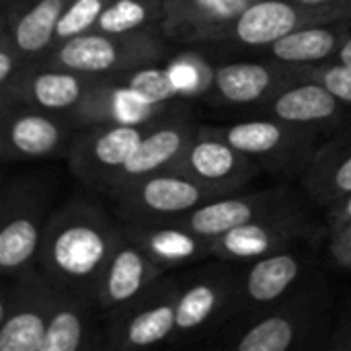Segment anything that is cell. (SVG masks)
<instances>
[{
	"label": "cell",
	"instance_id": "obj_23",
	"mask_svg": "<svg viewBox=\"0 0 351 351\" xmlns=\"http://www.w3.org/2000/svg\"><path fill=\"white\" fill-rule=\"evenodd\" d=\"M103 350H107V331L97 302L58 288L49 327L39 351Z\"/></svg>",
	"mask_w": 351,
	"mask_h": 351
},
{
	"label": "cell",
	"instance_id": "obj_39",
	"mask_svg": "<svg viewBox=\"0 0 351 351\" xmlns=\"http://www.w3.org/2000/svg\"><path fill=\"white\" fill-rule=\"evenodd\" d=\"M16 0H0V12H4V10H8L12 4H14Z\"/></svg>",
	"mask_w": 351,
	"mask_h": 351
},
{
	"label": "cell",
	"instance_id": "obj_2",
	"mask_svg": "<svg viewBox=\"0 0 351 351\" xmlns=\"http://www.w3.org/2000/svg\"><path fill=\"white\" fill-rule=\"evenodd\" d=\"M333 296L323 274L304 280L271 308L234 323L224 335L226 348L239 351H292L329 348Z\"/></svg>",
	"mask_w": 351,
	"mask_h": 351
},
{
	"label": "cell",
	"instance_id": "obj_8",
	"mask_svg": "<svg viewBox=\"0 0 351 351\" xmlns=\"http://www.w3.org/2000/svg\"><path fill=\"white\" fill-rule=\"evenodd\" d=\"M167 171L191 179L214 197H222L241 191L263 169L251 156L218 136L212 125H199L197 134Z\"/></svg>",
	"mask_w": 351,
	"mask_h": 351
},
{
	"label": "cell",
	"instance_id": "obj_9",
	"mask_svg": "<svg viewBox=\"0 0 351 351\" xmlns=\"http://www.w3.org/2000/svg\"><path fill=\"white\" fill-rule=\"evenodd\" d=\"M239 269L232 261L218 259L216 265H206L181 278L171 343L195 339L218 325H226L239 284Z\"/></svg>",
	"mask_w": 351,
	"mask_h": 351
},
{
	"label": "cell",
	"instance_id": "obj_17",
	"mask_svg": "<svg viewBox=\"0 0 351 351\" xmlns=\"http://www.w3.org/2000/svg\"><path fill=\"white\" fill-rule=\"evenodd\" d=\"M185 105V103H183ZM179 105L177 109L169 111L138 144L134 154L128 158L119 175L115 177L111 191L107 195H113L132 183L167 171L169 165L183 152V148L189 144V140L197 134L199 123L189 113L187 107Z\"/></svg>",
	"mask_w": 351,
	"mask_h": 351
},
{
	"label": "cell",
	"instance_id": "obj_31",
	"mask_svg": "<svg viewBox=\"0 0 351 351\" xmlns=\"http://www.w3.org/2000/svg\"><path fill=\"white\" fill-rule=\"evenodd\" d=\"M27 68L29 62L14 45L8 29L0 25V109L19 103Z\"/></svg>",
	"mask_w": 351,
	"mask_h": 351
},
{
	"label": "cell",
	"instance_id": "obj_7",
	"mask_svg": "<svg viewBox=\"0 0 351 351\" xmlns=\"http://www.w3.org/2000/svg\"><path fill=\"white\" fill-rule=\"evenodd\" d=\"M10 280L0 294V351H39L58 288L37 265Z\"/></svg>",
	"mask_w": 351,
	"mask_h": 351
},
{
	"label": "cell",
	"instance_id": "obj_36",
	"mask_svg": "<svg viewBox=\"0 0 351 351\" xmlns=\"http://www.w3.org/2000/svg\"><path fill=\"white\" fill-rule=\"evenodd\" d=\"M329 350L351 351V321L343 323L337 331H333L331 341H329Z\"/></svg>",
	"mask_w": 351,
	"mask_h": 351
},
{
	"label": "cell",
	"instance_id": "obj_1",
	"mask_svg": "<svg viewBox=\"0 0 351 351\" xmlns=\"http://www.w3.org/2000/svg\"><path fill=\"white\" fill-rule=\"evenodd\" d=\"M121 239L119 220L90 199H72L49 216L37 267L56 288L97 302L101 278Z\"/></svg>",
	"mask_w": 351,
	"mask_h": 351
},
{
	"label": "cell",
	"instance_id": "obj_37",
	"mask_svg": "<svg viewBox=\"0 0 351 351\" xmlns=\"http://www.w3.org/2000/svg\"><path fill=\"white\" fill-rule=\"evenodd\" d=\"M306 6H319V8H335L351 14V0H296Z\"/></svg>",
	"mask_w": 351,
	"mask_h": 351
},
{
	"label": "cell",
	"instance_id": "obj_26",
	"mask_svg": "<svg viewBox=\"0 0 351 351\" xmlns=\"http://www.w3.org/2000/svg\"><path fill=\"white\" fill-rule=\"evenodd\" d=\"M70 0H16L2 12L0 25L8 29L14 45L31 64L53 47L56 27Z\"/></svg>",
	"mask_w": 351,
	"mask_h": 351
},
{
	"label": "cell",
	"instance_id": "obj_38",
	"mask_svg": "<svg viewBox=\"0 0 351 351\" xmlns=\"http://www.w3.org/2000/svg\"><path fill=\"white\" fill-rule=\"evenodd\" d=\"M337 60H339V62H346V64H351V35H350V39L346 41V45L341 47V51H339Z\"/></svg>",
	"mask_w": 351,
	"mask_h": 351
},
{
	"label": "cell",
	"instance_id": "obj_4",
	"mask_svg": "<svg viewBox=\"0 0 351 351\" xmlns=\"http://www.w3.org/2000/svg\"><path fill=\"white\" fill-rule=\"evenodd\" d=\"M51 187L33 175H19L0 195V269L14 278L37 265L39 247L49 222Z\"/></svg>",
	"mask_w": 351,
	"mask_h": 351
},
{
	"label": "cell",
	"instance_id": "obj_29",
	"mask_svg": "<svg viewBox=\"0 0 351 351\" xmlns=\"http://www.w3.org/2000/svg\"><path fill=\"white\" fill-rule=\"evenodd\" d=\"M167 0H109L97 21L95 31L105 33H136L160 31Z\"/></svg>",
	"mask_w": 351,
	"mask_h": 351
},
{
	"label": "cell",
	"instance_id": "obj_14",
	"mask_svg": "<svg viewBox=\"0 0 351 351\" xmlns=\"http://www.w3.org/2000/svg\"><path fill=\"white\" fill-rule=\"evenodd\" d=\"M0 142L4 160L51 158L68 152L78 125L64 115L27 103L0 109Z\"/></svg>",
	"mask_w": 351,
	"mask_h": 351
},
{
	"label": "cell",
	"instance_id": "obj_33",
	"mask_svg": "<svg viewBox=\"0 0 351 351\" xmlns=\"http://www.w3.org/2000/svg\"><path fill=\"white\" fill-rule=\"evenodd\" d=\"M296 78L317 80L325 88H329L335 97H339L343 103L351 105V64L333 60V62L296 66Z\"/></svg>",
	"mask_w": 351,
	"mask_h": 351
},
{
	"label": "cell",
	"instance_id": "obj_6",
	"mask_svg": "<svg viewBox=\"0 0 351 351\" xmlns=\"http://www.w3.org/2000/svg\"><path fill=\"white\" fill-rule=\"evenodd\" d=\"M165 115L142 123L80 125L66 152L74 177L88 189L107 195L115 177L119 175L128 158L134 154L138 144Z\"/></svg>",
	"mask_w": 351,
	"mask_h": 351
},
{
	"label": "cell",
	"instance_id": "obj_18",
	"mask_svg": "<svg viewBox=\"0 0 351 351\" xmlns=\"http://www.w3.org/2000/svg\"><path fill=\"white\" fill-rule=\"evenodd\" d=\"M296 78V66L265 62H226L214 66L208 99L232 107H261Z\"/></svg>",
	"mask_w": 351,
	"mask_h": 351
},
{
	"label": "cell",
	"instance_id": "obj_25",
	"mask_svg": "<svg viewBox=\"0 0 351 351\" xmlns=\"http://www.w3.org/2000/svg\"><path fill=\"white\" fill-rule=\"evenodd\" d=\"M308 197L329 208L351 191V119L333 130L317 148L300 177Z\"/></svg>",
	"mask_w": 351,
	"mask_h": 351
},
{
	"label": "cell",
	"instance_id": "obj_27",
	"mask_svg": "<svg viewBox=\"0 0 351 351\" xmlns=\"http://www.w3.org/2000/svg\"><path fill=\"white\" fill-rule=\"evenodd\" d=\"M185 101L177 103H146L136 95L115 86L105 76H101L97 88L88 95V99L74 111L72 121L80 125L88 123H142L154 117H160L175 107L183 105Z\"/></svg>",
	"mask_w": 351,
	"mask_h": 351
},
{
	"label": "cell",
	"instance_id": "obj_20",
	"mask_svg": "<svg viewBox=\"0 0 351 351\" xmlns=\"http://www.w3.org/2000/svg\"><path fill=\"white\" fill-rule=\"evenodd\" d=\"M294 202V195L288 189H265L253 193H230L204 202L202 206L189 210L183 216H177L193 232L218 239L243 224L253 222L255 218L280 210Z\"/></svg>",
	"mask_w": 351,
	"mask_h": 351
},
{
	"label": "cell",
	"instance_id": "obj_19",
	"mask_svg": "<svg viewBox=\"0 0 351 351\" xmlns=\"http://www.w3.org/2000/svg\"><path fill=\"white\" fill-rule=\"evenodd\" d=\"M255 0H167L160 33L181 45H214Z\"/></svg>",
	"mask_w": 351,
	"mask_h": 351
},
{
	"label": "cell",
	"instance_id": "obj_10",
	"mask_svg": "<svg viewBox=\"0 0 351 351\" xmlns=\"http://www.w3.org/2000/svg\"><path fill=\"white\" fill-rule=\"evenodd\" d=\"M313 234L315 224L294 199L280 210L263 214L249 224L212 239V257L232 263H247L278 251H286L298 241L313 239Z\"/></svg>",
	"mask_w": 351,
	"mask_h": 351
},
{
	"label": "cell",
	"instance_id": "obj_11",
	"mask_svg": "<svg viewBox=\"0 0 351 351\" xmlns=\"http://www.w3.org/2000/svg\"><path fill=\"white\" fill-rule=\"evenodd\" d=\"M351 19L350 12L335 8L306 6L296 0H255L226 29L214 45H234L245 49H265L274 41L311 25Z\"/></svg>",
	"mask_w": 351,
	"mask_h": 351
},
{
	"label": "cell",
	"instance_id": "obj_34",
	"mask_svg": "<svg viewBox=\"0 0 351 351\" xmlns=\"http://www.w3.org/2000/svg\"><path fill=\"white\" fill-rule=\"evenodd\" d=\"M329 255L339 269L351 271V224L329 234Z\"/></svg>",
	"mask_w": 351,
	"mask_h": 351
},
{
	"label": "cell",
	"instance_id": "obj_21",
	"mask_svg": "<svg viewBox=\"0 0 351 351\" xmlns=\"http://www.w3.org/2000/svg\"><path fill=\"white\" fill-rule=\"evenodd\" d=\"M99 80L101 76L82 74L45 60H37L31 62L25 72L19 103L72 119L74 111L97 88Z\"/></svg>",
	"mask_w": 351,
	"mask_h": 351
},
{
	"label": "cell",
	"instance_id": "obj_35",
	"mask_svg": "<svg viewBox=\"0 0 351 351\" xmlns=\"http://www.w3.org/2000/svg\"><path fill=\"white\" fill-rule=\"evenodd\" d=\"M348 224H351V191L348 195H343L341 199H337L333 206H329V214H327L329 234L346 228Z\"/></svg>",
	"mask_w": 351,
	"mask_h": 351
},
{
	"label": "cell",
	"instance_id": "obj_30",
	"mask_svg": "<svg viewBox=\"0 0 351 351\" xmlns=\"http://www.w3.org/2000/svg\"><path fill=\"white\" fill-rule=\"evenodd\" d=\"M105 78L146 103L160 105V103L187 101V99H183L177 82L167 66L152 64V66H142L136 70H128V72L109 74Z\"/></svg>",
	"mask_w": 351,
	"mask_h": 351
},
{
	"label": "cell",
	"instance_id": "obj_16",
	"mask_svg": "<svg viewBox=\"0 0 351 351\" xmlns=\"http://www.w3.org/2000/svg\"><path fill=\"white\" fill-rule=\"evenodd\" d=\"M165 276L167 269L152 261L123 234L119 247L105 267L97 292V306L105 319V325L115 321L134 302L146 296Z\"/></svg>",
	"mask_w": 351,
	"mask_h": 351
},
{
	"label": "cell",
	"instance_id": "obj_5",
	"mask_svg": "<svg viewBox=\"0 0 351 351\" xmlns=\"http://www.w3.org/2000/svg\"><path fill=\"white\" fill-rule=\"evenodd\" d=\"M212 128L234 148L259 162L263 171L284 177H302L323 142V134H327L319 128L271 115Z\"/></svg>",
	"mask_w": 351,
	"mask_h": 351
},
{
	"label": "cell",
	"instance_id": "obj_3",
	"mask_svg": "<svg viewBox=\"0 0 351 351\" xmlns=\"http://www.w3.org/2000/svg\"><path fill=\"white\" fill-rule=\"evenodd\" d=\"M167 58V39L160 31L152 29L136 33L88 31L56 45L41 60L90 76H109L160 64Z\"/></svg>",
	"mask_w": 351,
	"mask_h": 351
},
{
	"label": "cell",
	"instance_id": "obj_28",
	"mask_svg": "<svg viewBox=\"0 0 351 351\" xmlns=\"http://www.w3.org/2000/svg\"><path fill=\"white\" fill-rule=\"evenodd\" d=\"M351 35V19L335 21V23H321L302 27L271 45L263 51L267 60L290 64V66H308L337 60L341 47Z\"/></svg>",
	"mask_w": 351,
	"mask_h": 351
},
{
	"label": "cell",
	"instance_id": "obj_15",
	"mask_svg": "<svg viewBox=\"0 0 351 351\" xmlns=\"http://www.w3.org/2000/svg\"><path fill=\"white\" fill-rule=\"evenodd\" d=\"M109 197L115 204V216L119 222L171 220L214 199L204 187L173 171L148 175Z\"/></svg>",
	"mask_w": 351,
	"mask_h": 351
},
{
	"label": "cell",
	"instance_id": "obj_32",
	"mask_svg": "<svg viewBox=\"0 0 351 351\" xmlns=\"http://www.w3.org/2000/svg\"><path fill=\"white\" fill-rule=\"evenodd\" d=\"M109 0H70L68 8L64 10L56 35H53V47L88 31H95L99 16L103 14ZM51 47V49H53Z\"/></svg>",
	"mask_w": 351,
	"mask_h": 351
},
{
	"label": "cell",
	"instance_id": "obj_13",
	"mask_svg": "<svg viewBox=\"0 0 351 351\" xmlns=\"http://www.w3.org/2000/svg\"><path fill=\"white\" fill-rule=\"evenodd\" d=\"M181 280L165 276L146 296L105 325L107 350L132 351L171 343Z\"/></svg>",
	"mask_w": 351,
	"mask_h": 351
},
{
	"label": "cell",
	"instance_id": "obj_12",
	"mask_svg": "<svg viewBox=\"0 0 351 351\" xmlns=\"http://www.w3.org/2000/svg\"><path fill=\"white\" fill-rule=\"evenodd\" d=\"M308 271L304 255L292 249L247 261L239 269V284L226 323H243L271 308L284 300Z\"/></svg>",
	"mask_w": 351,
	"mask_h": 351
},
{
	"label": "cell",
	"instance_id": "obj_22",
	"mask_svg": "<svg viewBox=\"0 0 351 351\" xmlns=\"http://www.w3.org/2000/svg\"><path fill=\"white\" fill-rule=\"evenodd\" d=\"M123 234L165 269H177L212 257V239L187 228L177 218L121 222Z\"/></svg>",
	"mask_w": 351,
	"mask_h": 351
},
{
	"label": "cell",
	"instance_id": "obj_24",
	"mask_svg": "<svg viewBox=\"0 0 351 351\" xmlns=\"http://www.w3.org/2000/svg\"><path fill=\"white\" fill-rule=\"evenodd\" d=\"M257 109L271 117L313 125L323 132H333L351 119V105L343 103L321 82L304 78L290 82Z\"/></svg>",
	"mask_w": 351,
	"mask_h": 351
}]
</instances>
